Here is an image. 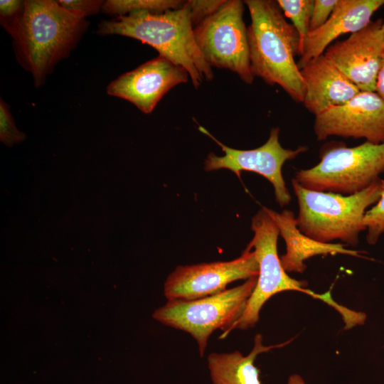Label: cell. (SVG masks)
<instances>
[{"label": "cell", "mask_w": 384, "mask_h": 384, "mask_svg": "<svg viewBox=\"0 0 384 384\" xmlns=\"http://www.w3.org/2000/svg\"><path fill=\"white\" fill-rule=\"evenodd\" d=\"M26 139L25 133L19 131L16 126L9 110V105L0 100V140L7 146L23 142Z\"/></svg>", "instance_id": "cell-21"}, {"label": "cell", "mask_w": 384, "mask_h": 384, "mask_svg": "<svg viewBox=\"0 0 384 384\" xmlns=\"http://www.w3.org/2000/svg\"><path fill=\"white\" fill-rule=\"evenodd\" d=\"M375 92L384 101V53L382 57L376 81Z\"/></svg>", "instance_id": "cell-26"}, {"label": "cell", "mask_w": 384, "mask_h": 384, "mask_svg": "<svg viewBox=\"0 0 384 384\" xmlns=\"http://www.w3.org/2000/svg\"><path fill=\"white\" fill-rule=\"evenodd\" d=\"M257 277L219 293L193 300H168L152 317L167 326L190 334L203 357L211 334L222 330L225 338L241 317L256 285Z\"/></svg>", "instance_id": "cell-5"}, {"label": "cell", "mask_w": 384, "mask_h": 384, "mask_svg": "<svg viewBox=\"0 0 384 384\" xmlns=\"http://www.w3.org/2000/svg\"><path fill=\"white\" fill-rule=\"evenodd\" d=\"M88 23L57 1H24L23 12L11 35L16 58L36 86L44 83L55 65L78 44Z\"/></svg>", "instance_id": "cell-2"}, {"label": "cell", "mask_w": 384, "mask_h": 384, "mask_svg": "<svg viewBox=\"0 0 384 384\" xmlns=\"http://www.w3.org/2000/svg\"><path fill=\"white\" fill-rule=\"evenodd\" d=\"M281 10L291 19L299 38V55L309 31L314 0H277Z\"/></svg>", "instance_id": "cell-19"}, {"label": "cell", "mask_w": 384, "mask_h": 384, "mask_svg": "<svg viewBox=\"0 0 384 384\" xmlns=\"http://www.w3.org/2000/svg\"><path fill=\"white\" fill-rule=\"evenodd\" d=\"M245 3L229 0L211 16L194 28L198 48L206 62L236 73L247 84L252 83L247 28L243 20Z\"/></svg>", "instance_id": "cell-8"}, {"label": "cell", "mask_w": 384, "mask_h": 384, "mask_svg": "<svg viewBox=\"0 0 384 384\" xmlns=\"http://www.w3.org/2000/svg\"><path fill=\"white\" fill-rule=\"evenodd\" d=\"M251 229L254 235L245 249H253L259 265V274L243 314L228 334L234 329L245 330L254 327L259 321L263 305L277 293L297 291L314 298L320 297L305 288L306 282L290 277L284 270L277 252L279 230L265 208L252 218Z\"/></svg>", "instance_id": "cell-7"}, {"label": "cell", "mask_w": 384, "mask_h": 384, "mask_svg": "<svg viewBox=\"0 0 384 384\" xmlns=\"http://www.w3.org/2000/svg\"><path fill=\"white\" fill-rule=\"evenodd\" d=\"M300 72L305 85L304 105L315 116L346 103L361 92L324 54Z\"/></svg>", "instance_id": "cell-15"}, {"label": "cell", "mask_w": 384, "mask_h": 384, "mask_svg": "<svg viewBox=\"0 0 384 384\" xmlns=\"http://www.w3.org/2000/svg\"><path fill=\"white\" fill-rule=\"evenodd\" d=\"M287 384H306L302 377L298 374L289 375Z\"/></svg>", "instance_id": "cell-27"}, {"label": "cell", "mask_w": 384, "mask_h": 384, "mask_svg": "<svg viewBox=\"0 0 384 384\" xmlns=\"http://www.w3.org/2000/svg\"><path fill=\"white\" fill-rule=\"evenodd\" d=\"M198 129L215 141L225 154L218 156L210 153L204 161L206 171L225 169L233 171L239 177L242 171L257 173L272 184L276 201L281 207L289 204L292 196L286 186L282 169L287 161L306 151V146H300L295 149L282 147L279 139V127L271 129L269 138L263 145L249 150L230 148L216 139L204 127L199 126Z\"/></svg>", "instance_id": "cell-9"}, {"label": "cell", "mask_w": 384, "mask_h": 384, "mask_svg": "<svg viewBox=\"0 0 384 384\" xmlns=\"http://www.w3.org/2000/svg\"><path fill=\"white\" fill-rule=\"evenodd\" d=\"M363 224L367 231L366 240L369 245H375L384 233V180L379 200L368 210L363 216Z\"/></svg>", "instance_id": "cell-20"}, {"label": "cell", "mask_w": 384, "mask_h": 384, "mask_svg": "<svg viewBox=\"0 0 384 384\" xmlns=\"http://www.w3.org/2000/svg\"><path fill=\"white\" fill-rule=\"evenodd\" d=\"M184 4L185 1L179 0H108L104 2L102 11L119 16L139 11L162 12L175 10Z\"/></svg>", "instance_id": "cell-18"}, {"label": "cell", "mask_w": 384, "mask_h": 384, "mask_svg": "<svg viewBox=\"0 0 384 384\" xmlns=\"http://www.w3.org/2000/svg\"><path fill=\"white\" fill-rule=\"evenodd\" d=\"M23 7L24 1H0L1 25L10 36L14 32L21 21Z\"/></svg>", "instance_id": "cell-22"}, {"label": "cell", "mask_w": 384, "mask_h": 384, "mask_svg": "<svg viewBox=\"0 0 384 384\" xmlns=\"http://www.w3.org/2000/svg\"><path fill=\"white\" fill-rule=\"evenodd\" d=\"M292 185L299 205L297 227L302 233L321 242L338 240L356 247L360 233L366 230L365 213L380 197L383 179L352 195L309 190L294 178Z\"/></svg>", "instance_id": "cell-4"}, {"label": "cell", "mask_w": 384, "mask_h": 384, "mask_svg": "<svg viewBox=\"0 0 384 384\" xmlns=\"http://www.w3.org/2000/svg\"><path fill=\"white\" fill-rule=\"evenodd\" d=\"M57 2L74 15L85 18L102 10L105 1L99 0H59Z\"/></svg>", "instance_id": "cell-24"}, {"label": "cell", "mask_w": 384, "mask_h": 384, "mask_svg": "<svg viewBox=\"0 0 384 384\" xmlns=\"http://www.w3.org/2000/svg\"><path fill=\"white\" fill-rule=\"evenodd\" d=\"M225 2V0H190L186 1L191 23L196 27L214 14Z\"/></svg>", "instance_id": "cell-23"}, {"label": "cell", "mask_w": 384, "mask_h": 384, "mask_svg": "<svg viewBox=\"0 0 384 384\" xmlns=\"http://www.w3.org/2000/svg\"><path fill=\"white\" fill-rule=\"evenodd\" d=\"M314 132L319 141L329 137L384 142V101L375 92L361 91L346 103L315 116Z\"/></svg>", "instance_id": "cell-11"}, {"label": "cell", "mask_w": 384, "mask_h": 384, "mask_svg": "<svg viewBox=\"0 0 384 384\" xmlns=\"http://www.w3.org/2000/svg\"><path fill=\"white\" fill-rule=\"evenodd\" d=\"M383 5L384 0H338L326 22L306 35L297 62L299 68L323 55L338 37L365 28L371 21L373 14Z\"/></svg>", "instance_id": "cell-14"}, {"label": "cell", "mask_w": 384, "mask_h": 384, "mask_svg": "<svg viewBox=\"0 0 384 384\" xmlns=\"http://www.w3.org/2000/svg\"><path fill=\"white\" fill-rule=\"evenodd\" d=\"M383 21H370L344 41L330 45L324 55L361 91L375 92L384 53Z\"/></svg>", "instance_id": "cell-12"}, {"label": "cell", "mask_w": 384, "mask_h": 384, "mask_svg": "<svg viewBox=\"0 0 384 384\" xmlns=\"http://www.w3.org/2000/svg\"><path fill=\"white\" fill-rule=\"evenodd\" d=\"M188 77L183 68L159 55L112 81L107 92L132 102L142 112L149 114L167 92L187 82Z\"/></svg>", "instance_id": "cell-13"}, {"label": "cell", "mask_w": 384, "mask_h": 384, "mask_svg": "<svg viewBox=\"0 0 384 384\" xmlns=\"http://www.w3.org/2000/svg\"><path fill=\"white\" fill-rule=\"evenodd\" d=\"M288 343L265 346L262 336L258 334L255 336L252 349L247 356L239 351L210 353L207 366L212 384H262L260 370L255 365L257 356Z\"/></svg>", "instance_id": "cell-17"}, {"label": "cell", "mask_w": 384, "mask_h": 384, "mask_svg": "<svg viewBox=\"0 0 384 384\" xmlns=\"http://www.w3.org/2000/svg\"><path fill=\"white\" fill-rule=\"evenodd\" d=\"M319 157L316 166L295 174L296 181L306 189L352 195L369 187L384 173V142L366 141L354 147L335 143L323 146Z\"/></svg>", "instance_id": "cell-6"}, {"label": "cell", "mask_w": 384, "mask_h": 384, "mask_svg": "<svg viewBox=\"0 0 384 384\" xmlns=\"http://www.w3.org/2000/svg\"><path fill=\"white\" fill-rule=\"evenodd\" d=\"M251 23L247 28L250 61L254 77L279 85L291 98L303 102L305 85L295 61L299 38L277 1L246 0Z\"/></svg>", "instance_id": "cell-1"}, {"label": "cell", "mask_w": 384, "mask_h": 384, "mask_svg": "<svg viewBox=\"0 0 384 384\" xmlns=\"http://www.w3.org/2000/svg\"><path fill=\"white\" fill-rule=\"evenodd\" d=\"M97 32L100 35L124 36L151 46L159 55L183 68L196 88L203 80L213 78L212 68L196 41L186 1L175 10L139 11L103 21Z\"/></svg>", "instance_id": "cell-3"}, {"label": "cell", "mask_w": 384, "mask_h": 384, "mask_svg": "<svg viewBox=\"0 0 384 384\" xmlns=\"http://www.w3.org/2000/svg\"><path fill=\"white\" fill-rule=\"evenodd\" d=\"M258 274L255 253L245 249L233 260L176 267L164 282V293L167 300L198 299L225 290L233 282Z\"/></svg>", "instance_id": "cell-10"}, {"label": "cell", "mask_w": 384, "mask_h": 384, "mask_svg": "<svg viewBox=\"0 0 384 384\" xmlns=\"http://www.w3.org/2000/svg\"><path fill=\"white\" fill-rule=\"evenodd\" d=\"M265 208L276 223L285 242L286 253L279 257L286 272L303 273L306 269L304 262L316 255L342 254L361 257L359 251L346 249L343 244L321 242L302 233L297 227L292 210L285 209L278 213Z\"/></svg>", "instance_id": "cell-16"}, {"label": "cell", "mask_w": 384, "mask_h": 384, "mask_svg": "<svg viewBox=\"0 0 384 384\" xmlns=\"http://www.w3.org/2000/svg\"><path fill=\"white\" fill-rule=\"evenodd\" d=\"M338 0H314L310 20L309 31L323 26L329 18Z\"/></svg>", "instance_id": "cell-25"}, {"label": "cell", "mask_w": 384, "mask_h": 384, "mask_svg": "<svg viewBox=\"0 0 384 384\" xmlns=\"http://www.w3.org/2000/svg\"><path fill=\"white\" fill-rule=\"evenodd\" d=\"M382 31L384 35V21L383 22V24H382Z\"/></svg>", "instance_id": "cell-28"}]
</instances>
